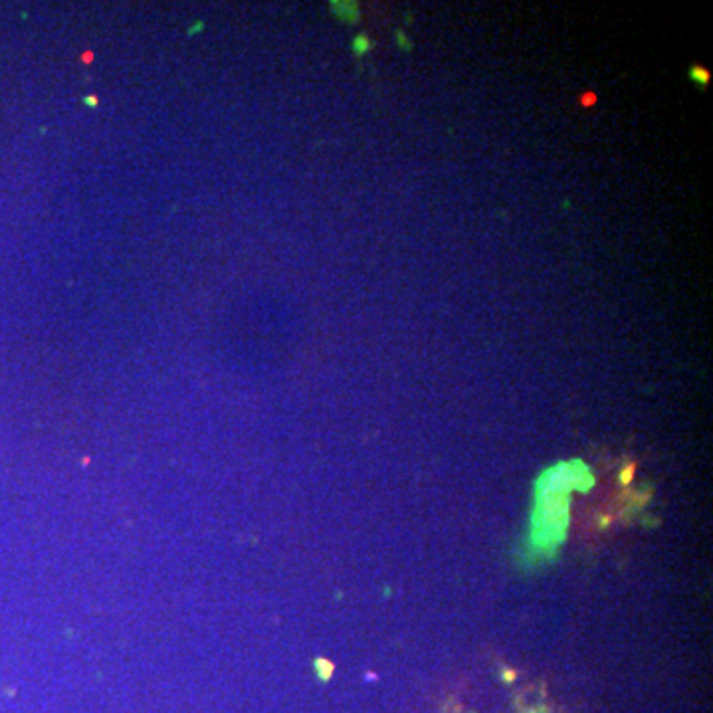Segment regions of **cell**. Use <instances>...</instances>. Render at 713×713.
Segmentation results:
<instances>
[{
	"instance_id": "obj_1",
	"label": "cell",
	"mask_w": 713,
	"mask_h": 713,
	"mask_svg": "<svg viewBox=\"0 0 713 713\" xmlns=\"http://www.w3.org/2000/svg\"><path fill=\"white\" fill-rule=\"evenodd\" d=\"M690 80H692L694 84L699 85V87H705V85L709 84L712 75H709V70H705L702 65H692V68H690Z\"/></svg>"
},
{
	"instance_id": "obj_2",
	"label": "cell",
	"mask_w": 713,
	"mask_h": 713,
	"mask_svg": "<svg viewBox=\"0 0 713 713\" xmlns=\"http://www.w3.org/2000/svg\"><path fill=\"white\" fill-rule=\"evenodd\" d=\"M353 50H355V54H359V56L367 54V52L371 50V40L367 36H357L353 40Z\"/></svg>"
},
{
	"instance_id": "obj_3",
	"label": "cell",
	"mask_w": 713,
	"mask_h": 713,
	"mask_svg": "<svg viewBox=\"0 0 713 713\" xmlns=\"http://www.w3.org/2000/svg\"><path fill=\"white\" fill-rule=\"evenodd\" d=\"M397 44H399L400 50H410V42H408V36L402 32V30H397Z\"/></svg>"
}]
</instances>
